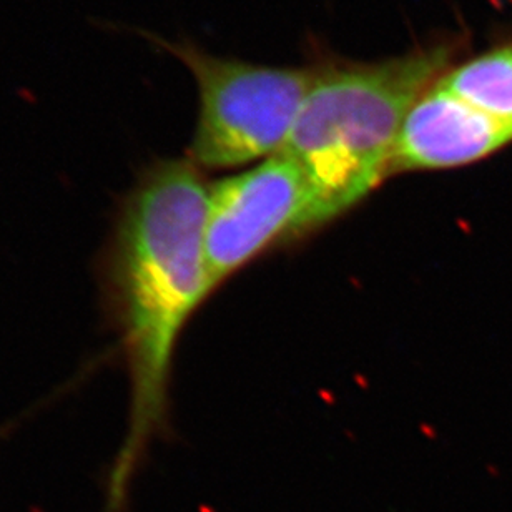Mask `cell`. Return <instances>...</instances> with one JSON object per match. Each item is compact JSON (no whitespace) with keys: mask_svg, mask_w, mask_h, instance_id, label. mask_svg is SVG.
Returning <instances> with one entry per match:
<instances>
[{"mask_svg":"<svg viewBox=\"0 0 512 512\" xmlns=\"http://www.w3.org/2000/svg\"><path fill=\"white\" fill-rule=\"evenodd\" d=\"M210 187L190 158L143 168L120 203L102 261V288L130 378L127 438L115 463L110 501L167 414L172 358L183 326L208 295L205 225Z\"/></svg>","mask_w":512,"mask_h":512,"instance_id":"obj_1","label":"cell"},{"mask_svg":"<svg viewBox=\"0 0 512 512\" xmlns=\"http://www.w3.org/2000/svg\"><path fill=\"white\" fill-rule=\"evenodd\" d=\"M310 227H315L310 183L286 153L213 183L205 225L210 290L271 243Z\"/></svg>","mask_w":512,"mask_h":512,"instance_id":"obj_4","label":"cell"},{"mask_svg":"<svg viewBox=\"0 0 512 512\" xmlns=\"http://www.w3.org/2000/svg\"><path fill=\"white\" fill-rule=\"evenodd\" d=\"M511 142L512 124L479 110L438 80L406 115L391 173L463 167Z\"/></svg>","mask_w":512,"mask_h":512,"instance_id":"obj_5","label":"cell"},{"mask_svg":"<svg viewBox=\"0 0 512 512\" xmlns=\"http://www.w3.org/2000/svg\"><path fill=\"white\" fill-rule=\"evenodd\" d=\"M439 82L479 110L512 124V44L453 65Z\"/></svg>","mask_w":512,"mask_h":512,"instance_id":"obj_6","label":"cell"},{"mask_svg":"<svg viewBox=\"0 0 512 512\" xmlns=\"http://www.w3.org/2000/svg\"><path fill=\"white\" fill-rule=\"evenodd\" d=\"M454 42H438L373 64L313 69L300 115L281 152L305 173L315 225L328 222L391 175L409 110L453 67Z\"/></svg>","mask_w":512,"mask_h":512,"instance_id":"obj_2","label":"cell"},{"mask_svg":"<svg viewBox=\"0 0 512 512\" xmlns=\"http://www.w3.org/2000/svg\"><path fill=\"white\" fill-rule=\"evenodd\" d=\"M150 40L175 55L197 82L200 114L188 153L197 167H238L285 148L313 69L266 67L223 59L190 42Z\"/></svg>","mask_w":512,"mask_h":512,"instance_id":"obj_3","label":"cell"}]
</instances>
